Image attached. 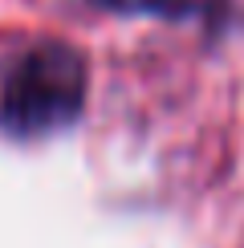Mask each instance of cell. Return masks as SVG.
Here are the masks:
<instances>
[{
	"mask_svg": "<svg viewBox=\"0 0 244 248\" xmlns=\"http://www.w3.org/2000/svg\"><path fill=\"white\" fill-rule=\"evenodd\" d=\"M90 61L61 37L20 45L0 69V130L16 142H37L74 126L86 110Z\"/></svg>",
	"mask_w": 244,
	"mask_h": 248,
	"instance_id": "6da1fadb",
	"label": "cell"
},
{
	"mask_svg": "<svg viewBox=\"0 0 244 248\" xmlns=\"http://www.w3.org/2000/svg\"><path fill=\"white\" fill-rule=\"evenodd\" d=\"M102 4L122 8V13H163V16L199 13V0H102Z\"/></svg>",
	"mask_w": 244,
	"mask_h": 248,
	"instance_id": "7a4b0ae2",
	"label": "cell"
}]
</instances>
